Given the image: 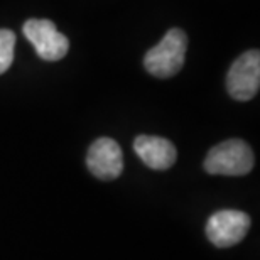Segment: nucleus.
Here are the masks:
<instances>
[{
  "label": "nucleus",
  "mask_w": 260,
  "mask_h": 260,
  "mask_svg": "<svg viewBox=\"0 0 260 260\" xmlns=\"http://www.w3.org/2000/svg\"><path fill=\"white\" fill-rule=\"evenodd\" d=\"M186 49H188L186 34L181 29H171L157 46L147 51L144 58L145 70L160 80L174 76L184 64Z\"/></svg>",
  "instance_id": "nucleus-1"
},
{
  "label": "nucleus",
  "mask_w": 260,
  "mask_h": 260,
  "mask_svg": "<svg viewBox=\"0 0 260 260\" xmlns=\"http://www.w3.org/2000/svg\"><path fill=\"white\" fill-rule=\"evenodd\" d=\"M203 166L213 176H245L253 168V152L247 142L230 139L215 145Z\"/></svg>",
  "instance_id": "nucleus-2"
},
{
  "label": "nucleus",
  "mask_w": 260,
  "mask_h": 260,
  "mask_svg": "<svg viewBox=\"0 0 260 260\" xmlns=\"http://www.w3.org/2000/svg\"><path fill=\"white\" fill-rule=\"evenodd\" d=\"M250 216L238 210H221L210 216L206 237L218 248H228L240 243L250 230Z\"/></svg>",
  "instance_id": "nucleus-3"
},
{
  "label": "nucleus",
  "mask_w": 260,
  "mask_h": 260,
  "mask_svg": "<svg viewBox=\"0 0 260 260\" xmlns=\"http://www.w3.org/2000/svg\"><path fill=\"white\" fill-rule=\"evenodd\" d=\"M24 36L46 61H59L68 54L70 41L56 29L54 22L48 19H29L24 24Z\"/></svg>",
  "instance_id": "nucleus-4"
},
{
  "label": "nucleus",
  "mask_w": 260,
  "mask_h": 260,
  "mask_svg": "<svg viewBox=\"0 0 260 260\" xmlns=\"http://www.w3.org/2000/svg\"><path fill=\"white\" fill-rule=\"evenodd\" d=\"M226 88L232 98L252 100L260 88V53L247 51L232 64L226 76Z\"/></svg>",
  "instance_id": "nucleus-5"
},
{
  "label": "nucleus",
  "mask_w": 260,
  "mask_h": 260,
  "mask_svg": "<svg viewBox=\"0 0 260 260\" xmlns=\"http://www.w3.org/2000/svg\"><path fill=\"white\" fill-rule=\"evenodd\" d=\"M86 166L98 179L110 181L118 178L123 171V155L120 145L108 137L95 140L88 149Z\"/></svg>",
  "instance_id": "nucleus-6"
},
{
  "label": "nucleus",
  "mask_w": 260,
  "mask_h": 260,
  "mask_svg": "<svg viewBox=\"0 0 260 260\" xmlns=\"http://www.w3.org/2000/svg\"><path fill=\"white\" fill-rule=\"evenodd\" d=\"M134 150L140 160L150 169L166 171L176 162V147L168 139L154 137V135H139L134 142Z\"/></svg>",
  "instance_id": "nucleus-7"
},
{
  "label": "nucleus",
  "mask_w": 260,
  "mask_h": 260,
  "mask_svg": "<svg viewBox=\"0 0 260 260\" xmlns=\"http://www.w3.org/2000/svg\"><path fill=\"white\" fill-rule=\"evenodd\" d=\"M15 34L9 29H0V75L10 68L14 61Z\"/></svg>",
  "instance_id": "nucleus-8"
}]
</instances>
